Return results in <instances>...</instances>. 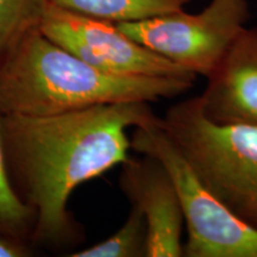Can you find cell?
Segmentation results:
<instances>
[{
  "label": "cell",
  "instance_id": "cell-1",
  "mask_svg": "<svg viewBox=\"0 0 257 257\" xmlns=\"http://www.w3.org/2000/svg\"><path fill=\"white\" fill-rule=\"evenodd\" d=\"M157 119L147 101L51 115L0 114L6 172L17 197L34 211L31 244L38 251H76L86 231L68 207L73 191L127 159V128Z\"/></svg>",
  "mask_w": 257,
  "mask_h": 257
},
{
  "label": "cell",
  "instance_id": "cell-2",
  "mask_svg": "<svg viewBox=\"0 0 257 257\" xmlns=\"http://www.w3.org/2000/svg\"><path fill=\"white\" fill-rule=\"evenodd\" d=\"M193 85L194 80L98 69L36 29L0 64V114L51 115L117 102H153L184 94Z\"/></svg>",
  "mask_w": 257,
  "mask_h": 257
},
{
  "label": "cell",
  "instance_id": "cell-3",
  "mask_svg": "<svg viewBox=\"0 0 257 257\" xmlns=\"http://www.w3.org/2000/svg\"><path fill=\"white\" fill-rule=\"evenodd\" d=\"M161 125L202 185L257 231V127L214 123L202 113L199 96L170 106Z\"/></svg>",
  "mask_w": 257,
  "mask_h": 257
},
{
  "label": "cell",
  "instance_id": "cell-4",
  "mask_svg": "<svg viewBox=\"0 0 257 257\" xmlns=\"http://www.w3.org/2000/svg\"><path fill=\"white\" fill-rule=\"evenodd\" d=\"M130 142L136 153L159 160L174 182L187 227L184 256L257 257V231L234 217L202 185L160 117L135 127Z\"/></svg>",
  "mask_w": 257,
  "mask_h": 257
},
{
  "label": "cell",
  "instance_id": "cell-5",
  "mask_svg": "<svg viewBox=\"0 0 257 257\" xmlns=\"http://www.w3.org/2000/svg\"><path fill=\"white\" fill-rule=\"evenodd\" d=\"M249 17L246 0H212L197 15L179 10L143 21L117 23V27L182 69L207 78Z\"/></svg>",
  "mask_w": 257,
  "mask_h": 257
},
{
  "label": "cell",
  "instance_id": "cell-6",
  "mask_svg": "<svg viewBox=\"0 0 257 257\" xmlns=\"http://www.w3.org/2000/svg\"><path fill=\"white\" fill-rule=\"evenodd\" d=\"M40 30L51 41L105 72L194 80L195 74L130 38L117 24L48 4Z\"/></svg>",
  "mask_w": 257,
  "mask_h": 257
},
{
  "label": "cell",
  "instance_id": "cell-7",
  "mask_svg": "<svg viewBox=\"0 0 257 257\" xmlns=\"http://www.w3.org/2000/svg\"><path fill=\"white\" fill-rule=\"evenodd\" d=\"M119 187L148 225L147 257L184 256V212L174 182L154 156L141 154L121 163Z\"/></svg>",
  "mask_w": 257,
  "mask_h": 257
},
{
  "label": "cell",
  "instance_id": "cell-8",
  "mask_svg": "<svg viewBox=\"0 0 257 257\" xmlns=\"http://www.w3.org/2000/svg\"><path fill=\"white\" fill-rule=\"evenodd\" d=\"M199 101L202 113L214 123L257 127V29L239 32L207 76Z\"/></svg>",
  "mask_w": 257,
  "mask_h": 257
},
{
  "label": "cell",
  "instance_id": "cell-9",
  "mask_svg": "<svg viewBox=\"0 0 257 257\" xmlns=\"http://www.w3.org/2000/svg\"><path fill=\"white\" fill-rule=\"evenodd\" d=\"M192 0H49L50 4L111 23L137 22L184 10Z\"/></svg>",
  "mask_w": 257,
  "mask_h": 257
},
{
  "label": "cell",
  "instance_id": "cell-10",
  "mask_svg": "<svg viewBox=\"0 0 257 257\" xmlns=\"http://www.w3.org/2000/svg\"><path fill=\"white\" fill-rule=\"evenodd\" d=\"M49 0H0V64L31 31L40 29Z\"/></svg>",
  "mask_w": 257,
  "mask_h": 257
},
{
  "label": "cell",
  "instance_id": "cell-11",
  "mask_svg": "<svg viewBox=\"0 0 257 257\" xmlns=\"http://www.w3.org/2000/svg\"><path fill=\"white\" fill-rule=\"evenodd\" d=\"M148 225L143 213L131 206L124 224L107 239L76 250L72 257H147Z\"/></svg>",
  "mask_w": 257,
  "mask_h": 257
},
{
  "label": "cell",
  "instance_id": "cell-12",
  "mask_svg": "<svg viewBox=\"0 0 257 257\" xmlns=\"http://www.w3.org/2000/svg\"><path fill=\"white\" fill-rule=\"evenodd\" d=\"M35 214L16 194L6 172L0 138V236L31 244Z\"/></svg>",
  "mask_w": 257,
  "mask_h": 257
},
{
  "label": "cell",
  "instance_id": "cell-13",
  "mask_svg": "<svg viewBox=\"0 0 257 257\" xmlns=\"http://www.w3.org/2000/svg\"><path fill=\"white\" fill-rule=\"evenodd\" d=\"M38 250L30 243L0 236V257H31Z\"/></svg>",
  "mask_w": 257,
  "mask_h": 257
}]
</instances>
